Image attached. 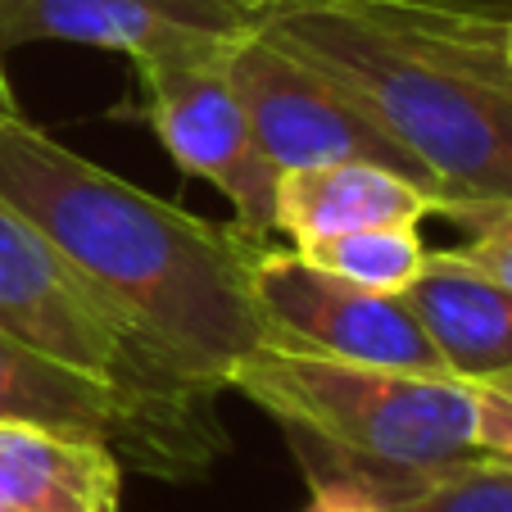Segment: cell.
Masks as SVG:
<instances>
[{"label":"cell","mask_w":512,"mask_h":512,"mask_svg":"<svg viewBox=\"0 0 512 512\" xmlns=\"http://www.w3.org/2000/svg\"><path fill=\"white\" fill-rule=\"evenodd\" d=\"M0 195L55 241L164 377L218 395L263 345L254 236L218 232L123 182L23 114L0 123Z\"/></svg>","instance_id":"6da1fadb"},{"label":"cell","mask_w":512,"mask_h":512,"mask_svg":"<svg viewBox=\"0 0 512 512\" xmlns=\"http://www.w3.org/2000/svg\"><path fill=\"white\" fill-rule=\"evenodd\" d=\"M508 0H272L259 28L349 87L445 195H512Z\"/></svg>","instance_id":"7a4b0ae2"},{"label":"cell","mask_w":512,"mask_h":512,"mask_svg":"<svg viewBox=\"0 0 512 512\" xmlns=\"http://www.w3.org/2000/svg\"><path fill=\"white\" fill-rule=\"evenodd\" d=\"M232 390L259 404L309 472H354L372 481H422L490 454V390L449 372H399L340 363L309 349L268 345L236 363Z\"/></svg>","instance_id":"3957f363"},{"label":"cell","mask_w":512,"mask_h":512,"mask_svg":"<svg viewBox=\"0 0 512 512\" xmlns=\"http://www.w3.org/2000/svg\"><path fill=\"white\" fill-rule=\"evenodd\" d=\"M0 422H37L87 435L164 481L204 472L227 449L209 399H136L91 372L0 336Z\"/></svg>","instance_id":"277c9868"},{"label":"cell","mask_w":512,"mask_h":512,"mask_svg":"<svg viewBox=\"0 0 512 512\" xmlns=\"http://www.w3.org/2000/svg\"><path fill=\"white\" fill-rule=\"evenodd\" d=\"M0 336L73 363L136 399H213L141 354L109 304L73 272L46 232L0 195Z\"/></svg>","instance_id":"5b68a950"},{"label":"cell","mask_w":512,"mask_h":512,"mask_svg":"<svg viewBox=\"0 0 512 512\" xmlns=\"http://www.w3.org/2000/svg\"><path fill=\"white\" fill-rule=\"evenodd\" d=\"M227 73L250 114L259 150L277 173L354 159V164H381L422 186H435L431 173L368 114V105L354 91L340 87L331 73H322L290 46L272 41L263 28L227 50Z\"/></svg>","instance_id":"8992f818"},{"label":"cell","mask_w":512,"mask_h":512,"mask_svg":"<svg viewBox=\"0 0 512 512\" xmlns=\"http://www.w3.org/2000/svg\"><path fill=\"white\" fill-rule=\"evenodd\" d=\"M250 286L268 345L309 349L368 368L445 372L404 295L363 290L322 272L300 250H277L268 241L250 245Z\"/></svg>","instance_id":"52a82bcc"},{"label":"cell","mask_w":512,"mask_h":512,"mask_svg":"<svg viewBox=\"0 0 512 512\" xmlns=\"http://www.w3.org/2000/svg\"><path fill=\"white\" fill-rule=\"evenodd\" d=\"M141 91L150 127L191 177H204L236 209V232L254 241L277 236V168L259 150L241 96L227 73V55H191L145 64Z\"/></svg>","instance_id":"ba28073f"},{"label":"cell","mask_w":512,"mask_h":512,"mask_svg":"<svg viewBox=\"0 0 512 512\" xmlns=\"http://www.w3.org/2000/svg\"><path fill=\"white\" fill-rule=\"evenodd\" d=\"M272 0H0V50L73 41L127 55L136 68L227 55L259 32Z\"/></svg>","instance_id":"9c48e42d"},{"label":"cell","mask_w":512,"mask_h":512,"mask_svg":"<svg viewBox=\"0 0 512 512\" xmlns=\"http://www.w3.org/2000/svg\"><path fill=\"white\" fill-rule=\"evenodd\" d=\"M445 195L381 164H318L277 177V232L290 245L386 223H422Z\"/></svg>","instance_id":"30bf717a"},{"label":"cell","mask_w":512,"mask_h":512,"mask_svg":"<svg viewBox=\"0 0 512 512\" xmlns=\"http://www.w3.org/2000/svg\"><path fill=\"white\" fill-rule=\"evenodd\" d=\"M123 463L109 445L37 422H0L5 512H118Z\"/></svg>","instance_id":"8fae6325"},{"label":"cell","mask_w":512,"mask_h":512,"mask_svg":"<svg viewBox=\"0 0 512 512\" xmlns=\"http://www.w3.org/2000/svg\"><path fill=\"white\" fill-rule=\"evenodd\" d=\"M440 363L458 381H490L512 368V290L431 250L422 277L404 290Z\"/></svg>","instance_id":"7c38bea8"},{"label":"cell","mask_w":512,"mask_h":512,"mask_svg":"<svg viewBox=\"0 0 512 512\" xmlns=\"http://www.w3.org/2000/svg\"><path fill=\"white\" fill-rule=\"evenodd\" d=\"M309 263H318L331 277H345L377 295H404L422 277L431 250L422 245L417 223H386V227H358V232L322 236L309 245H290Z\"/></svg>","instance_id":"4fadbf2b"},{"label":"cell","mask_w":512,"mask_h":512,"mask_svg":"<svg viewBox=\"0 0 512 512\" xmlns=\"http://www.w3.org/2000/svg\"><path fill=\"white\" fill-rule=\"evenodd\" d=\"M440 218L463 236L449 259L512 290V195H445Z\"/></svg>","instance_id":"5bb4252c"},{"label":"cell","mask_w":512,"mask_h":512,"mask_svg":"<svg viewBox=\"0 0 512 512\" xmlns=\"http://www.w3.org/2000/svg\"><path fill=\"white\" fill-rule=\"evenodd\" d=\"M413 494L426 512H512V463L472 458L413 481Z\"/></svg>","instance_id":"9a60e30c"},{"label":"cell","mask_w":512,"mask_h":512,"mask_svg":"<svg viewBox=\"0 0 512 512\" xmlns=\"http://www.w3.org/2000/svg\"><path fill=\"white\" fill-rule=\"evenodd\" d=\"M300 512H426L413 481H372L354 472H309V499Z\"/></svg>","instance_id":"2e32d148"},{"label":"cell","mask_w":512,"mask_h":512,"mask_svg":"<svg viewBox=\"0 0 512 512\" xmlns=\"http://www.w3.org/2000/svg\"><path fill=\"white\" fill-rule=\"evenodd\" d=\"M14 114H23V109H19V100H14V91H10V78H5V59H0V123L14 118Z\"/></svg>","instance_id":"e0dca14e"},{"label":"cell","mask_w":512,"mask_h":512,"mask_svg":"<svg viewBox=\"0 0 512 512\" xmlns=\"http://www.w3.org/2000/svg\"><path fill=\"white\" fill-rule=\"evenodd\" d=\"M485 386H494V390H499V395L512 404V368H508V372H499V377H490Z\"/></svg>","instance_id":"ac0fdd59"},{"label":"cell","mask_w":512,"mask_h":512,"mask_svg":"<svg viewBox=\"0 0 512 512\" xmlns=\"http://www.w3.org/2000/svg\"><path fill=\"white\" fill-rule=\"evenodd\" d=\"M503 64L512 68V19H508V28H503Z\"/></svg>","instance_id":"d6986e66"},{"label":"cell","mask_w":512,"mask_h":512,"mask_svg":"<svg viewBox=\"0 0 512 512\" xmlns=\"http://www.w3.org/2000/svg\"><path fill=\"white\" fill-rule=\"evenodd\" d=\"M0 512H5V508H0Z\"/></svg>","instance_id":"ffe728a7"}]
</instances>
